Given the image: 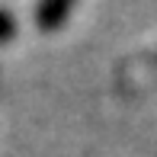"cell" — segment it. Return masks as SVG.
I'll use <instances>...</instances> for the list:
<instances>
[{
  "label": "cell",
  "instance_id": "obj_1",
  "mask_svg": "<svg viewBox=\"0 0 157 157\" xmlns=\"http://www.w3.org/2000/svg\"><path fill=\"white\" fill-rule=\"evenodd\" d=\"M71 10H74V0H39L35 6V23L42 32H55L67 23Z\"/></svg>",
  "mask_w": 157,
  "mask_h": 157
},
{
  "label": "cell",
  "instance_id": "obj_2",
  "mask_svg": "<svg viewBox=\"0 0 157 157\" xmlns=\"http://www.w3.org/2000/svg\"><path fill=\"white\" fill-rule=\"evenodd\" d=\"M13 35H16V19H13V13L0 6V42H10Z\"/></svg>",
  "mask_w": 157,
  "mask_h": 157
}]
</instances>
